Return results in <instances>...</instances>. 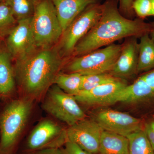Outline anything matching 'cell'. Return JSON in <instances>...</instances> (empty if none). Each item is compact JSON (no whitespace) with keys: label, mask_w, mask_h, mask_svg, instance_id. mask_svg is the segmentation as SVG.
Masks as SVG:
<instances>
[{"label":"cell","mask_w":154,"mask_h":154,"mask_svg":"<svg viewBox=\"0 0 154 154\" xmlns=\"http://www.w3.org/2000/svg\"><path fill=\"white\" fill-rule=\"evenodd\" d=\"M101 3L89 6L77 16L64 31L60 49L64 56L72 55L78 42L96 25L102 17Z\"/></svg>","instance_id":"7"},{"label":"cell","mask_w":154,"mask_h":154,"mask_svg":"<svg viewBox=\"0 0 154 154\" xmlns=\"http://www.w3.org/2000/svg\"><path fill=\"white\" fill-rule=\"evenodd\" d=\"M96 121L104 130L125 137L143 128L140 119L114 110L100 111L96 115Z\"/></svg>","instance_id":"11"},{"label":"cell","mask_w":154,"mask_h":154,"mask_svg":"<svg viewBox=\"0 0 154 154\" xmlns=\"http://www.w3.org/2000/svg\"><path fill=\"white\" fill-rule=\"evenodd\" d=\"M154 91V69L141 76Z\"/></svg>","instance_id":"29"},{"label":"cell","mask_w":154,"mask_h":154,"mask_svg":"<svg viewBox=\"0 0 154 154\" xmlns=\"http://www.w3.org/2000/svg\"><path fill=\"white\" fill-rule=\"evenodd\" d=\"M137 73L154 69V40L149 34L140 37L138 43Z\"/></svg>","instance_id":"18"},{"label":"cell","mask_w":154,"mask_h":154,"mask_svg":"<svg viewBox=\"0 0 154 154\" xmlns=\"http://www.w3.org/2000/svg\"><path fill=\"white\" fill-rule=\"evenodd\" d=\"M24 154H63L60 148H49L34 151H27Z\"/></svg>","instance_id":"28"},{"label":"cell","mask_w":154,"mask_h":154,"mask_svg":"<svg viewBox=\"0 0 154 154\" xmlns=\"http://www.w3.org/2000/svg\"><path fill=\"white\" fill-rule=\"evenodd\" d=\"M122 44L114 43L83 55L75 57L65 69L67 73L85 75L109 73L121 52Z\"/></svg>","instance_id":"5"},{"label":"cell","mask_w":154,"mask_h":154,"mask_svg":"<svg viewBox=\"0 0 154 154\" xmlns=\"http://www.w3.org/2000/svg\"><path fill=\"white\" fill-rule=\"evenodd\" d=\"M84 75L78 73H61L56 77L54 85L67 94L75 96L81 91Z\"/></svg>","instance_id":"19"},{"label":"cell","mask_w":154,"mask_h":154,"mask_svg":"<svg viewBox=\"0 0 154 154\" xmlns=\"http://www.w3.org/2000/svg\"><path fill=\"white\" fill-rule=\"evenodd\" d=\"M152 7L153 16L154 17V0H151Z\"/></svg>","instance_id":"31"},{"label":"cell","mask_w":154,"mask_h":154,"mask_svg":"<svg viewBox=\"0 0 154 154\" xmlns=\"http://www.w3.org/2000/svg\"><path fill=\"white\" fill-rule=\"evenodd\" d=\"M55 7L63 31L85 9L102 0H51Z\"/></svg>","instance_id":"14"},{"label":"cell","mask_w":154,"mask_h":154,"mask_svg":"<svg viewBox=\"0 0 154 154\" xmlns=\"http://www.w3.org/2000/svg\"><path fill=\"white\" fill-rule=\"evenodd\" d=\"M36 47L48 49L60 40L63 33L56 11L51 0H39L31 19Z\"/></svg>","instance_id":"4"},{"label":"cell","mask_w":154,"mask_h":154,"mask_svg":"<svg viewBox=\"0 0 154 154\" xmlns=\"http://www.w3.org/2000/svg\"><path fill=\"white\" fill-rule=\"evenodd\" d=\"M14 66L16 81L23 97L38 100L54 85L63 60L54 48H38L29 55L16 60Z\"/></svg>","instance_id":"2"},{"label":"cell","mask_w":154,"mask_h":154,"mask_svg":"<svg viewBox=\"0 0 154 154\" xmlns=\"http://www.w3.org/2000/svg\"><path fill=\"white\" fill-rule=\"evenodd\" d=\"M118 4V0H105L99 22L78 42L72 55L86 54L122 38H140L150 34L154 23H147L139 18L128 19L119 12Z\"/></svg>","instance_id":"1"},{"label":"cell","mask_w":154,"mask_h":154,"mask_svg":"<svg viewBox=\"0 0 154 154\" xmlns=\"http://www.w3.org/2000/svg\"><path fill=\"white\" fill-rule=\"evenodd\" d=\"M126 85L124 80L108 83L91 90L81 91L74 96L77 102L90 106H104L116 103L119 94Z\"/></svg>","instance_id":"12"},{"label":"cell","mask_w":154,"mask_h":154,"mask_svg":"<svg viewBox=\"0 0 154 154\" xmlns=\"http://www.w3.org/2000/svg\"><path fill=\"white\" fill-rule=\"evenodd\" d=\"M103 130L96 121L85 118L67 128V141L74 143L90 153L98 154Z\"/></svg>","instance_id":"10"},{"label":"cell","mask_w":154,"mask_h":154,"mask_svg":"<svg viewBox=\"0 0 154 154\" xmlns=\"http://www.w3.org/2000/svg\"><path fill=\"white\" fill-rule=\"evenodd\" d=\"M150 36L152 37L154 40V27L153 28L151 32H150L149 34Z\"/></svg>","instance_id":"30"},{"label":"cell","mask_w":154,"mask_h":154,"mask_svg":"<svg viewBox=\"0 0 154 154\" xmlns=\"http://www.w3.org/2000/svg\"><path fill=\"white\" fill-rule=\"evenodd\" d=\"M139 42L136 37L126 38L121 52L109 73L124 80L137 73Z\"/></svg>","instance_id":"13"},{"label":"cell","mask_w":154,"mask_h":154,"mask_svg":"<svg viewBox=\"0 0 154 154\" xmlns=\"http://www.w3.org/2000/svg\"><path fill=\"white\" fill-rule=\"evenodd\" d=\"M13 60L5 46H0V96H8L15 90L16 81Z\"/></svg>","instance_id":"16"},{"label":"cell","mask_w":154,"mask_h":154,"mask_svg":"<svg viewBox=\"0 0 154 154\" xmlns=\"http://www.w3.org/2000/svg\"><path fill=\"white\" fill-rule=\"evenodd\" d=\"M0 1H1V2H2V0H0Z\"/></svg>","instance_id":"33"},{"label":"cell","mask_w":154,"mask_h":154,"mask_svg":"<svg viewBox=\"0 0 154 154\" xmlns=\"http://www.w3.org/2000/svg\"><path fill=\"white\" fill-rule=\"evenodd\" d=\"M98 154H129V140L127 137L103 130Z\"/></svg>","instance_id":"17"},{"label":"cell","mask_w":154,"mask_h":154,"mask_svg":"<svg viewBox=\"0 0 154 154\" xmlns=\"http://www.w3.org/2000/svg\"><path fill=\"white\" fill-rule=\"evenodd\" d=\"M154 99V91L142 77L126 85L119 94L116 102L126 103L146 102Z\"/></svg>","instance_id":"15"},{"label":"cell","mask_w":154,"mask_h":154,"mask_svg":"<svg viewBox=\"0 0 154 154\" xmlns=\"http://www.w3.org/2000/svg\"><path fill=\"white\" fill-rule=\"evenodd\" d=\"M1 97H2V96H0V99H1Z\"/></svg>","instance_id":"34"},{"label":"cell","mask_w":154,"mask_h":154,"mask_svg":"<svg viewBox=\"0 0 154 154\" xmlns=\"http://www.w3.org/2000/svg\"><path fill=\"white\" fill-rule=\"evenodd\" d=\"M121 80L109 73L84 75L81 91H88L98 86Z\"/></svg>","instance_id":"23"},{"label":"cell","mask_w":154,"mask_h":154,"mask_svg":"<svg viewBox=\"0 0 154 154\" xmlns=\"http://www.w3.org/2000/svg\"><path fill=\"white\" fill-rule=\"evenodd\" d=\"M153 119H154V114L153 116Z\"/></svg>","instance_id":"32"},{"label":"cell","mask_w":154,"mask_h":154,"mask_svg":"<svg viewBox=\"0 0 154 154\" xmlns=\"http://www.w3.org/2000/svg\"><path fill=\"white\" fill-rule=\"evenodd\" d=\"M143 128L147 137L154 150V119L153 120L145 123Z\"/></svg>","instance_id":"27"},{"label":"cell","mask_w":154,"mask_h":154,"mask_svg":"<svg viewBox=\"0 0 154 154\" xmlns=\"http://www.w3.org/2000/svg\"><path fill=\"white\" fill-rule=\"evenodd\" d=\"M127 137L129 140V154H154L143 128Z\"/></svg>","instance_id":"20"},{"label":"cell","mask_w":154,"mask_h":154,"mask_svg":"<svg viewBox=\"0 0 154 154\" xmlns=\"http://www.w3.org/2000/svg\"><path fill=\"white\" fill-rule=\"evenodd\" d=\"M132 8L140 19L153 16L151 0H134Z\"/></svg>","instance_id":"24"},{"label":"cell","mask_w":154,"mask_h":154,"mask_svg":"<svg viewBox=\"0 0 154 154\" xmlns=\"http://www.w3.org/2000/svg\"><path fill=\"white\" fill-rule=\"evenodd\" d=\"M33 102L23 97L5 107L0 116V154H10L14 149L30 117Z\"/></svg>","instance_id":"3"},{"label":"cell","mask_w":154,"mask_h":154,"mask_svg":"<svg viewBox=\"0 0 154 154\" xmlns=\"http://www.w3.org/2000/svg\"><path fill=\"white\" fill-rule=\"evenodd\" d=\"M119 12L128 19H134V12L132 8L134 0H118Z\"/></svg>","instance_id":"25"},{"label":"cell","mask_w":154,"mask_h":154,"mask_svg":"<svg viewBox=\"0 0 154 154\" xmlns=\"http://www.w3.org/2000/svg\"><path fill=\"white\" fill-rule=\"evenodd\" d=\"M32 17L17 21L5 38V47L14 60L27 56L38 49L33 36Z\"/></svg>","instance_id":"9"},{"label":"cell","mask_w":154,"mask_h":154,"mask_svg":"<svg viewBox=\"0 0 154 154\" xmlns=\"http://www.w3.org/2000/svg\"><path fill=\"white\" fill-rule=\"evenodd\" d=\"M39 0H2L10 7L17 21L33 17Z\"/></svg>","instance_id":"21"},{"label":"cell","mask_w":154,"mask_h":154,"mask_svg":"<svg viewBox=\"0 0 154 154\" xmlns=\"http://www.w3.org/2000/svg\"><path fill=\"white\" fill-rule=\"evenodd\" d=\"M17 21L5 3H0V39L5 38L16 26Z\"/></svg>","instance_id":"22"},{"label":"cell","mask_w":154,"mask_h":154,"mask_svg":"<svg viewBox=\"0 0 154 154\" xmlns=\"http://www.w3.org/2000/svg\"><path fill=\"white\" fill-rule=\"evenodd\" d=\"M63 154H92L81 148L76 144L67 141L63 148L60 149Z\"/></svg>","instance_id":"26"},{"label":"cell","mask_w":154,"mask_h":154,"mask_svg":"<svg viewBox=\"0 0 154 154\" xmlns=\"http://www.w3.org/2000/svg\"><path fill=\"white\" fill-rule=\"evenodd\" d=\"M42 107L50 115L69 126L86 118L74 96L67 94L56 85H53L45 94Z\"/></svg>","instance_id":"6"},{"label":"cell","mask_w":154,"mask_h":154,"mask_svg":"<svg viewBox=\"0 0 154 154\" xmlns=\"http://www.w3.org/2000/svg\"><path fill=\"white\" fill-rule=\"evenodd\" d=\"M67 141L66 129L50 119L40 121L29 135L27 151L49 148H60Z\"/></svg>","instance_id":"8"}]
</instances>
